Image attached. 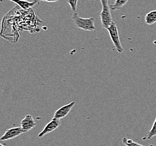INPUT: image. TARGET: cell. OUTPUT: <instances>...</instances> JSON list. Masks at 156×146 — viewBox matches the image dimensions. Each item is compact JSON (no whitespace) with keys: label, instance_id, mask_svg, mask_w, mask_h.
<instances>
[{"label":"cell","instance_id":"cell-1","mask_svg":"<svg viewBox=\"0 0 156 146\" xmlns=\"http://www.w3.org/2000/svg\"><path fill=\"white\" fill-rule=\"evenodd\" d=\"M72 19L74 21L75 25L78 28L89 32H93L96 30L94 19L93 17L90 18H81L76 12H74L72 15Z\"/></svg>","mask_w":156,"mask_h":146},{"label":"cell","instance_id":"cell-2","mask_svg":"<svg viewBox=\"0 0 156 146\" xmlns=\"http://www.w3.org/2000/svg\"><path fill=\"white\" fill-rule=\"evenodd\" d=\"M107 30L108 31L110 37L114 43V46L115 47L116 50H117L119 53L121 54L124 51V48L122 46L121 43L118 29L116 23L113 22L112 24L110 25V27Z\"/></svg>","mask_w":156,"mask_h":146},{"label":"cell","instance_id":"cell-3","mask_svg":"<svg viewBox=\"0 0 156 146\" xmlns=\"http://www.w3.org/2000/svg\"><path fill=\"white\" fill-rule=\"evenodd\" d=\"M110 6H103L102 10L100 14L101 24L103 28L107 29L110 27V25L113 23L112 17L111 14Z\"/></svg>","mask_w":156,"mask_h":146},{"label":"cell","instance_id":"cell-4","mask_svg":"<svg viewBox=\"0 0 156 146\" xmlns=\"http://www.w3.org/2000/svg\"><path fill=\"white\" fill-rule=\"evenodd\" d=\"M61 125L60 120L53 118L47 124L44 126L42 131L39 133L38 135V138H42L44 135L53 132L56 129H57Z\"/></svg>","mask_w":156,"mask_h":146},{"label":"cell","instance_id":"cell-5","mask_svg":"<svg viewBox=\"0 0 156 146\" xmlns=\"http://www.w3.org/2000/svg\"><path fill=\"white\" fill-rule=\"evenodd\" d=\"M24 133L23 132L21 126L11 128L6 130V131L4 133V135L1 137L0 140L3 141H8L10 139H14L16 138L18 136L21 135V134H24Z\"/></svg>","mask_w":156,"mask_h":146},{"label":"cell","instance_id":"cell-6","mask_svg":"<svg viewBox=\"0 0 156 146\" xmlns=\"http://www.w3.org/2000/svg\"><path fill=\"white\" fill-rule=\"evenodd\" d=\"M75 105V101H73L69 104L65 105L61 107L57 110L54 114L53 115V118L61 120L63 118H65L70 111L72 110V109L74 106Z\"/></svg>","mask_w":156,"mask_h":146},{"label":"cell","instance_id":"cell-7","mask_svg":"<svg viewBox=\"0 0 156 146\" xmlns=\"http://www.w3.org/2000/svg\"><path fill=\"white\" fill-rule=\"evenodd\" d=\"M36 123L31 115H27L21 122L20 126L24 133L28 132L36 126Z\"/></svg>","mask_w":156,"mask_h":146},{"label":"cell","instance_id":"cell-8","mask_svg":"<svg viewBox=\"0 0 156 146\" xmlns=\"http://www.w3.org/2000/svg\"><path fill=\"white\" fill-rule=\"evenodd\" d=\"M18 5L23 9H28L30 7H33L36 5L38 4V2L33 0L32 2H29L27 0H10Z\"/></svg>","mask_w":156,"mask_h":146},{"label":"cell","instance_id":"cell-9","mask_svg":"<svg viewBox=\"0 0 156 146\" xmlns=\"http://www.w3.org/2000/svg\"><path fill=\"white\" fill-rule=\"evenodd\" d=\"M145 23L147 24L152 25L156 23V10L148 12L144 18Z\"/></svg>","mask_w":156,"mask_h":146},{"label":"cell","instance_id":"cell-10","mask_svg":"<svg viewBox=\"0 0 156 146\" xmlns=\"http://www.w3.org/2000/svg\"><path fill=\"white\" fill-rule=\"evenodd\" d=\"M129 0H116L114 3H111L110 5V9L113 11L120 10L127 4Z\"/></svg>","mask_w":156,"mask_h":146},{"label":"cell","instance_id":"cell-11","mask_svg":"<svg viewBox=\"0 0 156 146\" xmlns=\"http://www.w3.org/2000/svg\"><path fill=\"white\" fill-rule=\"evenodd\" d=\"M122 142L126 146H146L140 143L135 142L131 139H129L127 137H124L122 139Z\"/></svg>","mask_w":156,"mask_h":146},{"label":"cell","instance_id":"cell-12","mask_svg":"<svg viewBox=\"0 0 156 146\" xmlns=\"http://www.w3.org/2000/svg\"><path fill=\"white\" fill-rule=\"evenodd\" d=\"M156 118L155 119V121L154 122V124L153 125L151 129L150 130L148 133V134L147 136V139H151V138H152L153 137L156 136Z\"/></svg>","mask_w":156,"mask_h":146},{"label":"cell","instance_id":"cell-13","mask_svg":"<svg viewBox=\"0 0 156 146\" xmlns=\"http://www.w3.org/2000/svg\"><path fill=\"white\" fill-rule=\"evenodd\" d=\"M78 1V0H67V2L71 7V10L74 12L76 11Z\"/></svg>","mask_w":156,"mask_h":146},{"label":"cell","instance_id":"cell-14","mask_svg":"<svg viewBox=\"0 0 156 146\" xmlns=\"http://www.w3.org/2000/svg\"><path fill=\"white\" fill-rule=\"evenodd\" d=\"M101 2V4L102 5V7L103 6H108V0H100Z\"/></svg>","mask_w":156,"mask_h":146},{"label":"cell","instance_id":"cell-15","mask_svg":"<svg viewBox=\"0 0 156 146\" xmlns=\"http://www.w3.org/2000/svg\"><path fill=\"white\" fill-rule=\"evenodd\" d=\"M34 1H37L38 2H39V1H44V2H56L59 0H34Z\"/></svg>","mask_w":156,"mask_h":146},{"label":"cell","instance_id":"cell-16","mask_svg":"<svg viewBox=\"0 0 156 146\" xmlns=\"http://www.w3.org/2000/svg\"><path fill=\"white\" fill-rule=\"evenodd\" d=\"M0 146H4V145H3V144H2V143H1V144H0Z\"/></svg>","mask_w":156,"mask_h":146},{"label":"cell","instance_id":"cell-17","mask_svg":"<svg viewBox=\"0 0 156 146\" xmlns=\"http://www.w3.org/2000/svg\"><path fill=\"white\" fill-rule=\"evenodd\" d=\"M149 146H154L153 144H150Z\"/></svg>","mask_w":156,"mask_h":146}]
</instances>
